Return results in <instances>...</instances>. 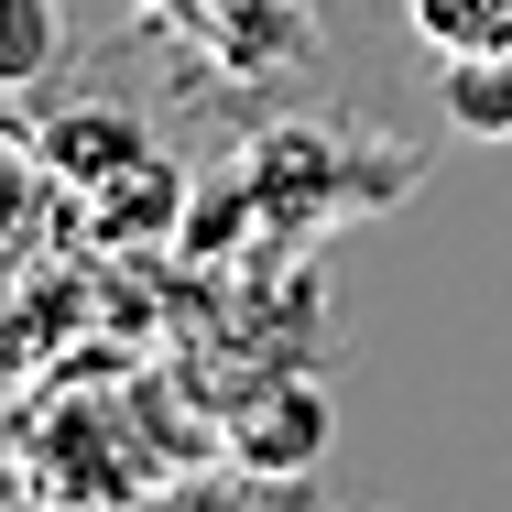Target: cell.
Wrapping results in <instances>:
<instances>
[{"mask_svg": "<svg viewBox=\"0 0 512 512\" xmlns=\"http://www.w3.org/2000/svg\"><path fill=\"white\" fill-rule=\"evenodd\" d=\"M131 11H153V22H197L207 0H131Z\"/></svg>", "mask_w": 512, "mask_h": 512, "instance_id": "obj_8", "label": "cell"}, {"mask_svg": "<svg viewBox=\"0 0 512 512\" xmlns=\"http://www.w3.org/2000/svg\"><path fill=\"white\" fill-rule=\"evenodd\" d=\"M186 33H207L218 66L262 77V66H295V55H306V0H207Z\"/></svg>", "mask_w": 512, "mask_h": 512, "instance_id": "obj_2", "label": "cell"}, {"mask_svg": "<svg viewBox=\"0 0 512 512\" xmlns=\"http://www.w3.org/2000/svg\"><path fill=\"white\" fill-rule=\"evenodd\" d=\"M66 66V0H0V99L44 88Z\"/></svg>", "mask_w": 512, "mask_h": 512, "instance_id": "obj_3", "label": "cell"}, {"mask_svg": "<svg viewBox=\"0 0 512 512\" xmlns=\"http://www.w3.org/2000/svg\"><path fill=\"white\" fill-rule=\"evenodd\" d=\"M44 142H22V131H0V229H22V207L44 197Z\"/></svg>", "mask_w": 512, "mask_h": 512, "instance_id": "obj_7", "label": "cell"}, {"mask_svg": "<svg viewBox=\"0 0 512 512\" xmlns=\"http://www.w3.org/2000/svg\"><path fill=\"white\" fill-rule=\"evenodd\" d=\"M436 55H512V0H404Z\"/></svg>", "mask_w": 512, "mask_h": 512, "instance_id": "obj_6", "label": "cell"}, {"mask_svg": "<svg viewBox=\"0 0 512 512\" xmlns=\"http://www.w3.org/2000/svg\"><path fill=\"white\" fill-rule=\"evenodd\" d=\"M436 109H447L469 142H512V55H447Z\"/></svg>", "mask_w": 512, "mask_h": 512, "instance_id": "obj_5", "label": "cell"}, {"mask_svg": "<svg viewBox=\"0 0 512 512\" xmlns=\"http://www.w3.org/2000/svg\"><path fill=\"white\" fill-rule=\"evenodd\" d=\"M229 447L251 469H306L316 447H327V404L316 393H273V404H251V425H229Z\"/></svg>", "mask_w": 512, "mask_h": 512, "instance_id": "obj_4", "label": "cell"}, {"mask_svg": "<svg viewBox=\"0 0 512 512\" xmlns=\"http://www.w3.org/2000/svg\"><path fill=\"white\" fill-rule=\"evenodd\" d=\"M33 142H44L55 186H88V197H109V186H131V175L153 164L142 120H131V109H99V99H88V109H55V120H44Z\"/></svg>", "mask_w": 512, "mask_h": 512, "instance_id": "obj_1", "label": "cell"}]
</instances>
